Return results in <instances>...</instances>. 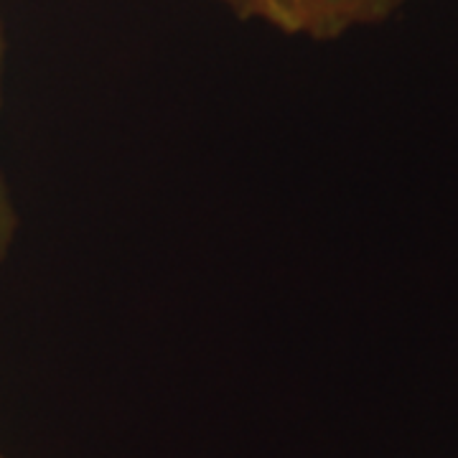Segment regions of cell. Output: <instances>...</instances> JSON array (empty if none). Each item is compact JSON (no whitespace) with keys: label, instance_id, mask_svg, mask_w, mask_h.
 <instances>
[{"label":"cell","instance_id":"1","mask_svg":"<svg viewBox=\"0 0 458 458\" xmlns=\"http://www.w3.org/2000/svg\"><path fill=\"white\" fill-rule=\"evenodd\" d=\"M242 21H258L295 38L331 41L375 26L403 0H214Z\"/></svg>","mask_w":458,"mask_h":458},{"label":"cell","instance_id":"2","mask_svg":"<svg viewBox=\"0 0 458 458\" xmlns=\"http://www.w3.org/2000/svg\"><path fill=\"white\" fill-rule=\"evenodd\" d=\"M16 229H18V214L16 207H13V197L8 191V183L0 174V262L8 258V250L16 240Z\"/></svg>","mask_w":458,"mask_h":458},{"label":"cell","instance_id":"3","mask_svg":"<svg viewBox=\"0 0 458 458\" xmlns=\"http://www.w3.org/2000/svg\"><path fill=\"white\" fill-rule=\"evenodd\" d=\"M3 77H5V31L0 21V107H3Z\"/></svg>","mask_w":458,"mask_h":458},{"label":"cell","instance_id":"4","mask_svg":"<svg viewBox=\"0 0 458 458\" xmlns=\"http://www.w3.org/2000/svg\"><path fill=\"white\" fill-rule=\"evenodd\" d=\"M0 458H5V456H3V454H0Z\"/></svg>","mask_w":458,"mask_h":458}]
</instances>
